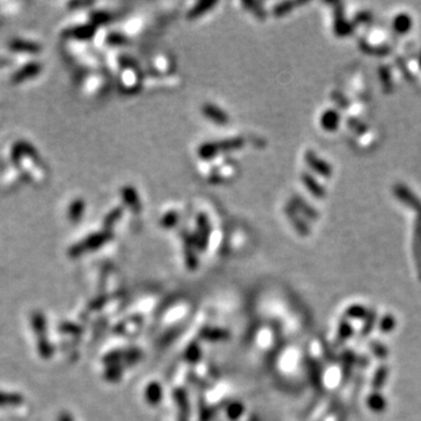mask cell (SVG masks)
<instances>
[{"label":"cell","mask_w":421,"mask_h":421,"mask_svg":"<svg viewBox=\"0 0 421 421\" xmlns=\"http://www.w3.org/2000/svg\"><path fill=\"white\" fill-rule=\"evenodd\" d=\"M179 421H188V420H187V416H183V415H180Z\"/></svg>","instance_id":"obj_14"},{"label":"cell","mask_w":421,"mask_h":421,"mask_svg":"<svg viewBox=\"0 0 421 421\" xmlns=\"http://www.w3.org/2000/svg\"><path fill=\"white\" fill-rule=\"evenodd\" d=\"M198 225H199V234H198V242L199 243H198V245H199L201 250H203L205 242H207V238L209 234L208 220L204 214H200V216L198 217Z\"/></svg>","instance_id":"obj_4"},{"label":"cell","mask_w":421,"mask_h":421,"mask_svg":"<svg viewBox=\"0 0 421 421\" xmlns=\"http://www.w3.org/2000/svg\"><path fill=\"white\" fill-rule=\"evenodd\" d=\"M178 220V216L176 213H167L165 214V217L162 219V224L165 227H172L175 226V224Z\"/></svg>","instance_id":"obj_12"},{"label":"cell","mask_w":421,"mask_h":421,"mask_svg":"<svg viewBox=\"0 0 421 421\" xmlns=\"http://www.w3.org/2000/svg\"><path fill=\"white\" fill-rule=\"evenodd\" d=\"M121 214H122V209L121 208H116V209H113V212H111L110 214H109V217L107 218V224H108V226H111L113 222H116L117 220H119L120 219V217H121Z\"/></svg>","instance_id":"obj_13"},{"label":"cell","mask_w":421,"mask_h":421,"mask_svg":"<svg viewBox=\"0 0 421 421\" xmlns=\"http://www.w3.org/2000/svg\"><path fill=\"white\" fill-rule=\"evenodd\" d=\"M174 398H175V401L177 404V406H178L179 410L182 411V415L183 416H187L189 408H188V400H187V397H186V393H185V391L182 390V389L175 390Z\"/></svg>","instance_id":"obj_5"},{"label":"cell","mask_w":421,"mask_h":421,"mask_svg":"<svg viewBox=\"0 0 421 421\" xmlns=\"http://www.w3.org/2000/svg\"><path fill=\"white\" fill-rule=\"evenodd\" d=\"M201 337L208 340H222L228 337V332L224 329H205L201 332Z\"/></svg>","instance_id":"obj_6"},{"label":"cell","mask_w":421,"mask_h":421,"mask_svg":"<svg viewBox=\"0 0 421 421\" xmlns=\"http://www.w3.org/2000/svg\"><path fill=\"white\" fill-rule=\"evenodd\" d=\"M186 357H187V359L191 361H196L199 359L200 351H199V348H198V345H191V347L187 349Z\"/></svg>","instance_id":"obj_11"},{"label":"cell","mask_w":421,"mask_h":421,"mask_svg":"<svg viewBox=\"0 0 421 421\" xmlns=\"http://www.w3.org/2000/svg\"><path fill=\"white\" fill-rule=\"evenodd\" d=\"M163 397L162 387L157 382H151V384L146 387L145 391V398L150 405H158L161 403Z\"/></svg>","instance_id":"obj_3"},{"label":"cell","mask_w":421,"mask_h":421,"mask_svg":"<svg viewBox=\"0 0 421 421\" xmlns=\"http://www.w3.org/2000/svg\"><path fill=\"white\" fill-rule=\"evenodd\" d=\"M243 140L240 137L237 138H231V140H226L224 142H220V143H217L218 147H219V151H227V150H234V149H239V147H241L243 145Z\"/></svg>","instance_id":"obj_8"},{"label":"cell","mask_w":421,"mask_h":421,"mask_svg":"<svg viewBox=\"0 0 421 421\" xmlns=\"http://www.w3.org/2000/svg\"><path fill=\"white\" fill-rule=\"evenodd\" d=\"M63 421H70V420H69L68 418H66V419H65V420H63Z\"/></svg>","instance_id":"obj_15"},{"label":"cell","mask_w":421,"mask_h":421,"mask_svg":"<svg viewBox=\"0 0 421 421\" xmlns=\"http://www.w3.org/2000/svg\"><path fill=\"white\" fill-rule=\"evenodd\" d=\"M122 195H123V199L125 201V204L131 208L133 212H140L142 209V204L140 201V198H138L136 191L132 187L126 186L124 188H122Z\"/></svg>","instance_id":"obj_2"},{"label":"cell","mask_w":421,"mask_h":421,"mask_svg":"<svg viewBox=\"0 0 421 421\" xmlns=\"http://www.w3.org/2000/svg\"><path fill=\"white\" fill-rule=\"evenodd\" d=\"M219 152L218 144L214 142H208L199 147V156L203 158H210Z\"/></svg>","instance_id":"obj_7"},{"label":"cell","mask_w":421,"mask_h":421,"mask_svg":"<svg viewBox=\"0 0 421 421\" xmlns=\"http://www.w3.org/2000/svg\"><path fill=\"white\" fill-rule=\"evenodd\" d=\"M216 5V3L213 2H203V3H199L197 4V5L192 8L191 12L188 13V18H196V16H199L201 14H204L205 12H207L210 7Z\"/></svg>","instance_id":"obj_9"},{"label":"cell","mask_w":421,"mask_h":421,"mask_svg":"<svg viewBox=\"0 0 421 421\" xmlns=\"http://www.w3.org/2000/svg\"><path fill=\"white\" fill-rule=\"evenodd\" d=\"M242 411H243V407H242L241 404L235 403V404H233V405H231L228 407V416L232 420L238 419L239 416L242 414Z\"/></svg>","instance_id":"obj_10"},{"label":"cell","mask_w":421,"mask_h":421,"mask_svg":"<svg viewBox=\"0 0 421 421\" xmlns=\"http://www.w3.org/2000/svg\"><path fill=\"white\" fill-rule=\"evenodd\" d=\"M203 113L206 117H208L209 120H212L214 123L226 124L227 122H228V116H227V113L213 104H205L203 107Z\"/></svg>","instance_id":"obj_1"}]
</instances>
